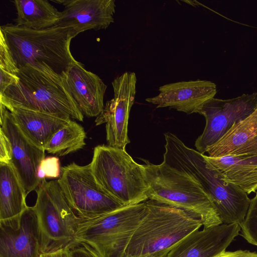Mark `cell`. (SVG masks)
Masks as SVG:
<instances>
[{"mask_svg":"<svg viewBox=\"0 0 257 257\" xmlns=\"http://www.w3.org/2000/svg\"><path fill=\"white\" fill-rule=\"evenodd\" d=\"M64 6L57 26L71 28L76 37L88 30L106 29L114 22V0H59Z\"/></svg>","mask_w":257,"mask_h":257,"instance_id":"15","label":"cell"},{"mask_svg":"<svg viewBox=\"0 0 257 257\" xmlns=\"http://www.w3.org/2000/svg\"><path fill=\"white\" fill-rule=\"evenodd\" d=\"M57 180L68 204L79 218L95 217L123 206L98 184L90 164L80 166L73 162L63 166Z\"/></svg>","mask_w":257,"mask_h":257,"instance_id":"9","label":"cell"},{"mask_svg":"<svg viewBox=\"0 0 257 257\" xmlns=\"http://www.w3.org/2000/svg\"><path fill=\"white\" fill-rule=\"evenodd\" d=\"M35 209L41 252L48 254L77 244L75 234L80 218L70 207L58 180H42L36 190Z\"/></svg>","mask_w":257,"mask_h":257,"instance_id":"8","label":"cell"},{"mask_svg":"<svg viewBox=\"0 0 257 257\" xmlns=\"http://www.w3.org/2000/svg\"><path fill=\"white\" fill-rule=\"evenodd\" d=\"M119 257H134L131 255L127 254L125 252H123Z\"/></svg>","mask_w":257,"mask_h":257,"instance_id":"31","label":"cell"},{"mask_svg":"<svg viewBox=\"0 0 257 257\" xmlns=\"http://www.w3.org/2000/svg\"><path fill=\"white\" fill-rule=\"evenodd\" d=\"M19 70L4 35L0 32V94L18 79Z\"/></svg>","mask_w":257,"mask_h":257,"instance_id":"24","label":"cell"},{"mask_svg":"<svg viewBox=\"0 0 257 257\" xmlns=\"http://www.w3.org/2000/svg\"><path fill=\"white\" fill-rule=\"evenodd\" d=\"M214 257H257V252L249 250L224 251Z\"/></svg>","mask_w":257,"mask_h":257,"instance_id":"29","label":"cell"},{"mask_svg":"<svg viewBox=\"0 0 257 257\" xmlns=\"http://www.w3.org/2000/svg\"><path fill=\"white\" fill-rule=\"evenodd\" d=\"M148 212L124 252L134 257H164L179 242L203 226L185 211L150 200Z\"/></svg>","mask_w":257,"mask_h":257,"instance_id":"5","label":"cell"},{"mask_svg":"<svg viewBox=\"0 0 257 257\" xmlns=\"http://www.w3.org/2000/svg\"><path fill=\"white\" fill-rule=\"evenodd\" d=\"M60 161L56 157H49L44 159L40 163L37 172L38 178H57L61 175Z\"/></svg>","mask_w":257,"mask_h":257,"instance_id":"26","label":"cell"},{"mask_svg":"<svg viewBox=\"0 0 257 257\" xmlns=\"http://www.w3.org/2000/svg\"><path fill=\"white\" fill-rule=\"evenodd\" d=\"M86 137L83 127L71 119L53 135L44 150L58 156H65L83 148Z\"/></svg>","mask_w":257,"mask_h":257,"instance_id":"23","label":"cell"},{"mask_svg":"<svg viewBox=\"0 0 257 257\" xmlns=\"http://www.w3.org/2000/svg\"><path fill=\"white\" fill-rule=\"evenodd\" d=\"M257 107V91L228 99L212 98L206 102L198 113L203 115L206 124L195 146L204 154L218 142L236 122L248 116Z\"/></svg>","mask_w":257,"mask_h":257,"instance_id":"10","label":"cell"},{"mask_svg":"<svg viewBox=\"0 0 257 257\" xmlns=\"http://www.w3.org/2000/svg\"><path fill=\"white\" fill-rule=\"evenodd\" d=\"M241 230L236 223L197 229L176 244L164 257H214L225 251Z\"/></svg>","mask_w":257,"mask_h":257,"instance_id":"16","label":"cell"},{"mask_svg":"<svg viewBox=\"0 0 257 257\" xmlns=\"http://www.w3.org/2000/svg\"><path fill=\"white\" fill-rule=\"evenodd\" d=\"M0 32L19 68L27 65L46 67L62 75L77 62L70 49L71 41L75 37L70 27L55 26L35 30L7 24L1 26Z\"/></svg>","mask_w":257,"mask_h":257,"instance_id":"4","label":"cell"},{"mask_svg":"<svg viewBox=\"0 0 257 257\" xmlns=\"http://www.w3.org/2000/svg\"><path fill=\"white\" fill-rule=\"evenodd\" d=\"M211 158L257 153V107L206 151Z\"/></svg>","mask_w":257,"mask_h":257,"instance_id":"18","label":"cell"},{"mask_svg":"<svg viewBox=\"0 0 257 257\" xmlns=\"http://www.w3.org/2000/svg\"><path fill=\"white\" fill-rule=\"evenodd\" d=\"M26 197L12 165L0 164V220L20 216L28 207Z\"/></svg>","mask_w":257,"mask_h":257,"instance_id":"21","label":"cell"},{"mask_svg":"<svg viewBox=\"0 0 257 257\" xmlns=\"http://www.w3.org/2000/svg\"><path fill=\"white\" fill-rule=\"evenodd\" d=\"M163 161L197 179L212 198L222 223L243 222L250 199L237 185L225 180L205 155L186 146L176 135L164 134Z\"/></svg>","mask_w":257,"mask_h":257,"instance_id":"1","label":"cell"},{"mask_svg":"<svg viewBox=\"0 0 257 257\" xmlns=\"http://www.w3.org/2000/svg\"><path fill=\"white\" fill-rule=\"evenodd\" d=\"M8 110L25 136L44 150L53 135L71 120L21 108L13 107Z\"/></svg>","mask_w":257,"mask_h":257,"instance_id":"19","label":"cell"},{"mask_svg":"<svg viewBox=\"0 0 257 257\" xmlns=\"http://www.w3.org/2000/svg\"><path fill=\"white\" fill-rule=\"evenodd\" d=\"M205 157L226 181L237 185L247 194L257 191V153Z\"/></svg>","mask_w":257,"mask_h":257,"instance_id":"20","label":"cell"},{"mask_svg":"<svg viewBox=\"0 0 257 257\" xmlns=\"http://www.w3.org/2000/svg\"><path fill=\"white\" fill-rule=\"evenodd\" d=\"M137 77L135 72H125L112 82L114 96L106 101L95 120L96 125L105 124L108 146L125 150L130 143L127 135L130 112L135 99Z\"/></svg>","mask_w":257,"mask_h":257,"instance_id":"11","label":"cell"},{"mask_svg":"<svg viewBox=\"0 0 257 257\" xmlns=\"http://www.w3.org/2000/svg\"><path fill=\"white\" fill-rule=\"evenodd\" d=\"M17 76L18 79L0 94V103L8 109L21 108L83 120L62 75L48 68L27 65L19 68Z\"/></svg>","mask_w":257,"mask_h":257,"instance_id":"2","label":"cell"},{"mask_svg":"<svg viewBox=\"0 0 257 257\" xmlns=\"http://www.w3.org/2000/svg\"><path fill=\"white\" fill-rule=\"evenodd\" d=\"M41 239L34 207L16 218L0 220V257H41Z\"/></svg>","mask_w":257,"mask_h":257,"instance_id":"13","label":"cell"},{"mask_svg":"<svg viewBox=\"0 0 257 257\" xmlns=\"http://www.w3.org/2000/svg\"><path fill=\"white\" fill-rule=\"evenodd\" d=\"M70 248H63L46 255L47 257H70Z\"/></svg>","mask_w":257,"mask_h":257,"instance_id":"30","label":"cell"},{"mask_svg":"<svg viewBox=\"0 0 257 257\" xmlns=\"http://www.w3.org/2000/svg\"><path fill=\"white\" fill-rule=\"evenodd\" d=\"M143 161L148 199L185 211L205 228L222 224L212 198L195 178L164 161Z\"/></svg>","mask_w":257,"mask_h":257,"instance_id":"3","label":"cell"},{"mask_svg":"<svg viewBox=\"0 0 257 257\" xmlns=\"http://www.w3.org/2000/svg\"><path fill=\"white\" fill-rule=\"evenodd\" d=\"M41 257H47L46 254H42Z\"/></svg>","mask_w":257,"mask_h":257,"instance_id":"32","label":"cell"},{"mask_svg":"<svg viewBox=\"0 0 257 257\" xmlns=\"http://www.w3.org/2000/svg\"><path fill=\"white\" fill-rule=\"evenodd\" d=\"M0 104V131L10 142L11 164L27 196L36 190L41 182L37 172L41 162L45 158V151L25 136L15 122L10 111L3 104Z\"/></svg>","mask_w":257,"mask_h":257,"instance_id":"12","label":"cell"},{"mask_svg":"<svg viewBox=\"0 0 257 257\" xmlns=\"http://www.w3.org/2000/svg\"><path fill=\"white\" fill-rule=\"evenodd\" d=\"M17 16L15 25L35 30L57 26L61 12L46 0H15L13 1Z\"/></svg>","mask_w":257,"mask_h":257,"instance_id":"22","label":"cell"},{"mask_svg":"<svg viewBox=\"0 0 257 257\" xmlns=\"http://www.w3.org/2000/svg\"><path fill=\"white\" fill-rule=\"evenodd\" d=\"M70 257H98L87 245L78 243L70 248Z\"/></svg>","mask_w":257,"mask_h":257,"instance_id":"28","label":"cell"},{"mask_svg":"<svg viewBox=\"0 0 257 257\" xmlns=\"http://www.w3.org/2000/svg\"><path fill=\"white\" fill-rule=\"evenodd\" d=\"M159 91L158 95L146 101L157 108L168 107L190 114L198 113L206 102L214 98L217 88L210 81L197 80L165 84Z\"/></svg>","mask_w":257,"mask_h":257,"instance_id":"14","label":"cell"},{"mask_svg":"<svg viewBox=\"0 0 257 257\" xmlns=\"http://www.w3.org/2000/svg\"><path fill=\"white\" fill-rule=\"evenodd\" d=\"M79 110L89 117L97 116L104 107L106 85L96 74L86 70L77 61L62 74Z\"/></svg>","mask_w":257,"mask_h":257,"instance_id":"17","label":"cell"},{"mask_svg":"<svg viewBox=\"0 0 257 257\" xmlns=\"http://www.w3.org/2000/svg\"><path fill=\"white\" fill-rule=\"evenodd\" d=\"M90 164L98 184L122 206L148 199L144 165L135 161L125 150L98 145Z\"/></svg>","mask_w":257,"mask_h":257,"instance_id":"6","label":"cell"},{"mask_svg":"<svg viewBox=\"0 0 257 257\" xmlns=\"http://www.w3.org/2000/svg\"><path fill=\"white\" fill-rule=\"evenodd\" d=\"M147 212V203L144 202L95 217L80 218L76 242L88 245L98 257H119Z\"/></svg>","mask_w":257,"mask_h":257,"instance_id":"7","label":"cell"},{"mask_svg":"<svg viewBox=\"0 0 257 257\" xmlns=\"http://www.w3.org/2000/svg\"><path fill=\"white\" fill-rule=\"evenodd\" d=\"M240 226L243 237L257 246V191L254 197L250 199L245 219Z\"/></svg>","mask_w":257,"mask_h":257,"instance_id":"25","label":"cell"},{"mask_svg":"<svg viewBox=\"0 0 257 257\" xmlns=\"http://www.w3.org/2000/svg\"><path fill=\"white\" fill-rule=\"evenodd\" d=\"M12 161V148L7 137L0 131V164H10Z\"/></svg>","mask_w":257,"mask_h":257,"instance_id":"27","label":"cell"}]
</instances>
